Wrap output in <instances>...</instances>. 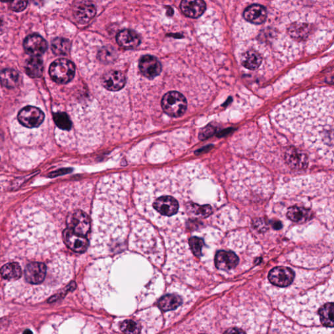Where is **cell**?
<instances>
[{"label": "cell", "instance_id": "e0dca14e", "mask_svg": "<svg viewBox=\"0 0 334 334\" xmlns=\"http://www.w3.org/2000/svg\"><path fill=\"white\" fill-rule=\"evenodd\" d=\"M243 16L251 23L261 24L267 20V11L265 7L260 5H252L245 9Z\"/></svg>", "mask_w": 334, "mask_h": 334}, {"label": "cell", "instance_id": "f546056e", "mask_svg": "<svg viewBox=\"0 0 334 334\" xmlns=\"http://www.w3.org/2000/svg\"><path fill=\"white\" fill-rule=\"evenodd\" d=\"M309 26L304 24H297L296 25L292 26L290 29V33L293 38H302L308 35Z\"/></svg>", "mask_w": 334, "mask_h": 334}, {"label": "cell", "instance_id": "d6a6232c", "mask_svg": "<svg viewBox=\"0 0 334 334\" xmlns=\"http://www.w3.org/2000/svg\"><path fill=\"white\" fill-rule=\"evenodd\" d=\"M28 2L26 1H16L10 4L12 10L16 12L23 11L26 8Z\"/></svg>", "mask_w": 334, "mask_h": 334}, {"label": "cell", "instance_id": "d6986e66", "mask_svg": "<svg viewBox=\"0 0 334 334\" xmlns=\"http://www.w3.org/2000/svg\"><path fill=\"white\" fill-rule=\"evenodd\" d=\"M287 218L295 223H304L312 218L313 213L310 209L303 207L292 206L288 209L287 214Z\"/></svg>", "mask_w": 334, "mask_h": 334}, {"label": "cell", "instance_id": "d4e9b609", "mask_svg": "<svg viewBox=\"0 0 334 334\" xmlns=\"http://www.w3.org/2000/svg\"><path fill=\"white\" fill-rule=\"evenodd\" d=\"M1 81L7 89H14L19 84V74L15 70L5 69L1 73Z\"/></svg>", "mask_w": 334, "mask_h": 334}, {"label": "cell", "instance_id": "6da1fadb", "mask_svg": "<svg viewBox=\"0 0 334 334\" xmlns=\"http://www.w3.org/2000/svg\"><path fill=\"white\" fill-rule=\"evenodd\" d=\"M282 128L319 149L334 151V91L319 89L285 101L277 112Z\"/></svg>", "mask_w": 334, "mask_h": 334}, {"label": "cell", "instance_id": "52a82bcc", "mask_svg": "<svg viewBox=\"0 0 334 334\" xmlns=\"http://www.w3.org/2000/svg\"><path fill=\"white\" fill-rule=\"evenodd\" d=\"M294 273L289 268L278 267L273 268L268 274V279L273 285L279 287H287L292 284Z\"/></svg>", "mask_w": 334, "mask_h": 334}, {"label": "cell", "instance_id": "836d02e7", "mask_svg": "<svg viewBox=\"0 0 334 334\" xmlns=\"http://www.w3.org/2000/svg\"><path fill=\"white\" fill-rule=\"evenodd\" d=\"M224 334H246L244 331L239 328H231L226 330Z\"/></svg>", "mask_w": 334, "mask_h": 334}, {"label": "cell", "instance_id": "5b68a950", "mask_svg": "<svg viewBox=\"0 0 334 334\" xmlns=\"http://www.w3.org/2000/svg\"><path fill=\"white\" fill-rule=\"evenodd\" d=\"M44 119L45 114L43 111L32 106L24 107L18 114L19 122L28 128H38L43 122Z\"/></svg>", "mask_w": 334, "mask_h": 334}, {"label": "cell", "instance_id": "30bf717a", "mask_svg": "<svg viewBox=\"0 0 334 334\" xmlns=\"http://www.w3.org/2000/svg\"><path fill=\"white\" fill-rule=\"evenodd\" d=\"M139 68L144 76L153 79L159 75L162 71V65L157 58L153 56L146 55L140 58Z\"/></svg>", "mask_w": 334, "mask_h": 334}, {"label": "cell", "instance_id": "f1b7e54d", "mask_svg": "<svg viewBox=\"0 0 334 334\" xmlns=\"http://www.w3.org/2000/svg\"><path fill=\"white\" fill-rule=\"evenodd\" d=\"M121 330L126 334H139L140 332V326L132 320H126L121 324Z\"/></svg>", "mask_w": 334, "mask_h": 334}, {"label": "cell", "instance_id": "4316f807", "mask_svg": "<svg viewBox=\"0 0 334 334\" xmlns=\"http://www.w3.org/2000/svg\"><path fill=\"white\" fill-rule=\"evenodd\" d=\"M54 121L56 125L62 130H69L72 127V122L66 113L59 112L54 114Z\"/></svg>", "mask_w": 334, "mask_h": 334}, {"label": "cell", "instance_id": "8992f818", "mask_svg": "<svg viewBox=\"0 0 334 334\" xmlns=\"http://www.w3.org/2000/svg\"><path fill=\"white\" fill-rule=\"evenodd\" d=\"M155 210L161 216L171 217L179 212V203L174 197L163 196L155 200L153 204Z\"/></svg>", "mask_w": 334, "mask_h": 334}, {"label": "cell", "instance_id": "5bb4252c", "mask_svg": "<svg viewBox=\"0 0 334 334\" xmlns=\"http://www.w3.org/2000/svg\"><path fill=\"white\" fill-rule=\"evenodd\" d=\"M238 256L231 251H219L216 255L215 264L217 268L221 270H230L237 267Z\"/></svg>", "mask_w": 334, "mask_h": 334}, {"label": "cell", "instance_id": "cb8c5ba5", "mask_svg": "<svg viewBox=\"0 0 334 334\" xmlns=\"http://www.w3.org/2000/svg\"><path fill=\"white\" fill-rule=\"evenodd\" d=\"M1 274L5 279H19L22 275L21 266L16 262L8 263L2 268Z\"/></svg>", "mask_w": 334, "mask_h": 334}, {"label": "cell", "instance_id": "4dcf8cb0", "mask_svg": "<svg viewBox=\"0 0 334 334\" xmlns=\"http://www.w3.org/2000/svg\"><path fill=\"white\" fill-rule=\"evenodd\" d=\"M204 245V241L201 238L192 237L189 239V246L191 252L197 257H200L202 254V248Z\"/></svg>", "mask_w": 334, "mask_h": 334}, {"label": "cell", "instance_id": "7a4b0ae2", "mask_svg": "<svg viewBox=\"0 0 334 334\" xmlns=\"http://www.w3.org/2000/svg\"><path fill=\"white\" fill-rule=\"evenodd\" d=\"M162 106L163 111L168 115L178 118L182 116L186 111L187 100L179 92H169L163 96Z\"/></svg>", "mask_w": 334, "mask_h": 334}, {"label": "cell", "instance_id": "44dd1931", "mask_svg": "<svg viewBox=\"0 0 334 334\" xmlns=\"http://www.w3.org/2000/svg\"><path fill=\"white\" fill-rule=\"evenodd\" d=\"M25 69L29 77L34 79L40 77L43 72V60L40 57H31L26 61Z\"/></svg>", "mask_w": 334, "mask_h": 334}, {"label": "cell", "instance_id": "e575fe53", "mask_svg": "<svg viewBox=\"0 0 334 334\" xmlns=\"http://www.w3.org/2000/svg\"><path fill=\"white\" fill-rule=\"evenodd\" d=\"M272 226L274 228L276 229V230H279V229L282 228V224L280 221H275L273 222Z\"/></svg>", "mask_w": 334, "mask_h": 334}, {"label": "cell", "instance_id": "7402d4cb", "mask_svg": "<svg viewBox=\"0 0 334 334\" xmlns=\"http://www.w3.org/2000/svg\"><path fill=\"white\" fill-rule=\"evenodd\" d=\"M262 57L255 50H249L243 54L242 58V63L243 67L250 70L258 69L261 65Z\"/></svg>", "mask_w": 334, "mask_h": 334}, {"label": "cell", "instance_id": "9a60e30c", "mask_svg": "<svg viewBox=\"0 0 334 334\" xmlns=\"http://www.w3.org/2000/svg\"><path fill=\"white\" fill-rule=\"evenodd\" d=\"M102 83L103 86L110 91H118L125 86L126 77L120 72L111 71L103 75Z\"/></svg>", "mask_w": 334, "mask_h": 334}, {"label": "cell", "instance_id": "1f68e13d", "mask_svg": "<svg viewBox=\"0 0 334 334\" xmlns=\"http://www.w3.org/2000/svg\"><path fill=\"white\" fill-rule=\"evenodd\" d=\"M215 133L216 129L214 127L212 126H206L202 129L201 132H200L199 138L201 139V140H205V139L210 137Z\"/></svg>", "mask_w": 334, "mask_h": 334}, {"label": "cell", "instance_id": "277c9868", "mask_svg": "<svg viewBox=\"0 0 334 334\" xmlns=\"http://www.w3.org/2000/svg\"><path fill=\"white\" fill-rule=\"evenodd\" d=\"M68 229L78 234L86 236L90 231V221L89 216L84 212L78 210L70 214L67 217Z\"/></svg>", "mask_w": 334, "mask_h": 334}, {"label": "cell", "instance_id": "d590c367", "mask_svg": "<svg viewBox=\"0 0 334 334\" xmlns=\"http://www.w3.org/2000/svg\"><path fill=\"white\" fill-rule=\"evenodd\" d=\"M23 334H32V332H31V331L30 330H26L24 331Z\"/></svg>", "mask_w": 334, "mask_h": 334}, {"label": "cell", "instance_id": "7c38bea8", "mask_svg": "<svg viewBox=\"0 0 334 334\" xmlns=\"http://www.w3.org/2000/svg\"><path fill=\"white\" fill-rule=\"evenodd\" d=\"M96 13V6L92 2H80L75 5L73 14L75 19L81 24L89 23Z\"/></svg>", "mask_w": 334, "mask_h": 334}, {"label": "cell", "instance_id": "4fadbf2b", "mask_svg": "<svg viewBox=\"0 0 334 334\" xmlns=\"http://www.w3.org/2000/svg\"><path fill=\"white\" fill-rule=\"evenodd\" d=\"M285 157L287 164L292 169L303 170L308 166V157L302 151L296 148H288L285 153Z\"/></svg>", "mask_w": 334, "mask_h": 334}, {"label": "cell", "instance_id": "484cf974", "mask_svg": "<svg viewBox=\"0 0 334 334\" xmlns=\"http://www.w3.org/2000/svg\"><path fill=\"white\" fill-rule=\"evenodd\" d=\"M53 52L57 55H65L69 52L71 48L70 41L67 39L57 38L54 39L51 43Z\"/></svg>", "mask_w": 334, "mask_h": 334}, {"label": "cell", "instance_id": "603a6c76", "mask_svg": "<svg viewBox=\"0 0 334 334\" xmlns=\"http://www.w3.org/2000/svg\"><path fill=\"white\" fill-rule=\"evenodd\" d=\"M182 303V300L177 294H167L161 298L159 306L163 311L174 310Z\"/></svg>", "mask_w": 334, "mask_h": 334}, {"label": "cell", "instance_id": "3957f363", "mask_svg": "<svg viewBox=\"0 0 334 334\" xmlns=\"http://www.w3.org/2000/svg\"><path fill=\"white\" fill-rule=\"evenodd\" d=\"M75 67L70 60L61 58L55 60L50 65V76L58 84H67L75 76Z\"/></svg>", "mask_w": 334, "mask_h": 334}, {"label": "cell", "instance_id": "83f0119b", "mask_svg": "<svg viewBox=\"0 0 334 334\" xmlns=\"http://www.w3.org/2000/svg\"><path fill=\"white\" fill-rule=\"evenodd\" d=\"M98 58L104 63L113 62L116 58V50L111 46H104L98 53Z\"/></svg>", "mask_w": 334, "mask_h": 334}, {"label": "cell", "instance_id": "ba28073f", "mask_svg": "<svg viewBox=\"0 0 334 334\" xmlns=\"http://www.w3.org/2000/svg\"><path fill=\"white\" fill-rule=\"evenodd\" d=\"M63 237L65 244L73 252L82 253L89 247V242L86 236L78 235L69 229L63 231Z\"/></svg>", "mask_w": 334, "mask_h": 334}, {"label": "cell", "instance_id": "2e32d148", "mask_svg": "<svg viewBox=\"0 0 334 334\" xmlns=\"http://www.w3.org/2000/svg\"><path fill=\"white\" fill-rule=\"evenodd\" d=\"M183 13L192 19H197L202 15L206 10L205 2L201 0H184L180 4Z\"/></svg>", "mask_w": 334, "mask_h": 334}, {"label": "cell", "instance_id": "9c48e42d", "mask_svg": "<svg viewBox=\"0 0 334 334\" xmlns=\"http://www.w3.org/2000/svg\"><path fill=\"white\" fill-rule=\"evenodd\" d=\"M24 48L26 52L31 57H39L43 55L47 48L45 39L38 34L28 36L24 41Z\"/></svg>", "mask_w": 334, "mask_h": 334}, {"label": "cell", "instance_id": "ac0fdd59", "mask_svg": "<svg viewBox=\"0 0 334 334\" xmlns=\"http://www.w3.org/2000/svg\"><path fill=\"white\" fill-rule=\"evenodd\" d=\"M116 41L119 46L126 49L137 47L140 43V38L138 34L128 29L119 31L116 36Z\"/></svg>", "mask_w": 334, "mask_h": 334}, {"label": "cell", "instance_id": "ffe728a7", "mask_svg": "<svg viewBox=\"0 0 334 334\" xmlns=\"http://www.w3.org/2000/svg\"><path fill=\"white\" fill-rule=\"evenodd\" d=\"M319 318L325 327L334 328V303L323 305L318 311Z\"/></svg>", "mask_w": 334, "mask_h": 334}, {"label": "cell", "instance_id": "8fae6325", "mask_svg": "<svg viewBox=\"0 0 334 334\" xmlns=\"http://www.w3.org/2000/svg\"><path fill=\"white\" fill-rule=\"evenodd\" d=\"M47 268L42 262H33L26 266L24 276L31 284H40L45 280Z\"/></svg>", "mask_w": 334, "mask_h": 334}]
</instances>
